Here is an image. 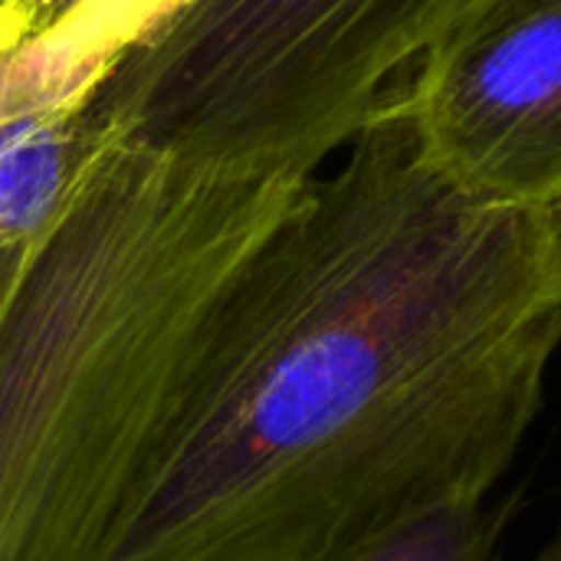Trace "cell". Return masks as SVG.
Wrapping results in <instances>:
<instances>
[{
    "instance_id": "1",
    "label": "cell",
    "mask_w": 561,
    "mask_h": 561,
    "mask_svg": "<svg viewBox=\"0 0 561 561\" xmlns=\"http://www.w3.org/2000/svg\"><path fill=\"white\" fill-rule=\"evenodd\" d=\"M559 348V210L440 174L388 89L233 283L102 561H316L490 496Z\"/></svg>"
},
{
    "instance_id": "2",
    "label": "cell",
    "mask_w": 561,
    "mask_h": 561,
    "mask_svg": "<svg viewBox=\"0 0 561 561\" xmlns=\"http://www.w3.org/2000/svg\"><path fill=\"white\" fill-rule=\"evenodd\" d=\"M309 184L102 125L0 312V561H102L233 283Z\"/></svg>"
},
{
    "instance_id": "3",
    "label": "cell",
    "mask_w": 561,
    "mask_h": 561,
    "mask_svg": "<svg viewBox=\"0 0 561 561\" xmlns=\"http://www.w3.org/2000/svg\"><path fill=\"white\" fill-rule=\"evenodd\" d=\"M463 3L184 0L89 115L184 154L316 178Z\"/></svg>"
},
{
    "instance_id": "4",
    "label": "cell",
    "mask_w": 561,
    "mask_h": 561,
    "mask_svg": "<svg viewBox=\"0 0 561 561\" xmlns=\"http://www.w3.org/2000/svg\"><path fill=\"white\" fill-rule=\"evenodd\" d=\"M391 92L440 174L559 210L561 0H467Z\"/></svg>"
},
{
    "instance_id": "5",
    "label": "cell",
    "mask_w": 561,
    "mask_h": 561,
    "mask_svg": "<svg viewBox=\"0 0 561 561\" xmlns=\"http://www.w3.org/2000/svg\"><path fill=\"white\" fill-rule=\"evenodd\" d=\"M148 23L145 0H82L0 53V250L36 240L62 210L102 135L89 105Z\"/></svg>"
},
{
    "instance_id": "6",
    "label": "cell",
    "mask_w": 561,
    "mask_h": 561,
    "mask_svg": "<svg viewBox=\"0 0 561 561\" xmlns=\"http://www.w3.org/2000/svg\"><path fill=\"white\" fill-rule=\"evenodd\" d=\"M516 510L519 493L503 500H454L398 519L316 561H500V542Z\"/></svg>"
},
{
    "instance_id": "7",
    "label": "cell",
    "mask_w": 561,
    "mask_h": 561,
    "mask_svg": "<svg viewBox=\"0 0 561 561\" xmlns=\"http://www.w3.org/2000/svg\"><path fill=\"white\" fill-rule=\"evenodd\" d=\"M82 0H20V23L26 30V39L49 30L56 20H62L72 7H79Z\"/></svg>"
},
{
    "instance_id": "8",
    "label": "cell",
    "mask_w": 561,
    "mask_h": 561,
    "mask_svg": "<svg viewBox=\"0 0 561 561\" xmlns=\"http://www.w3.org/2000/svg\"><path fill=\"white\" fill-rule=\"evenodd\" d=\"M30 243H33V240H30ZM30 243L3 247V250H0V312H3V306H7V299H10V293H13V286H16V279H20V270H23V260H26Z\"/></svg>"
},
{
    "instance_id": "9",
    "label": "cell",
    "mask_w": 561,
    "mask_h": 561,
    "mask_svg": "<svg viewBox=\"0 0 561 561\" xmlns=\"http://www.w3.org/2000/svg\"><path fill=\"white\" fill-rule=\"evenodd\" d=\"M20 0H0V53L20 46L26 39V30L20 23Z\"/></svg>"
},
{
    "instance_id": "10",
    "label": "cell",
    "mask_w": 561,
    "mask_h": 561,
    "mask_svg": "<svg viewBox=\"0 0 561 561\" xmlns=\"http://www.w3.org/2000/svg\"><path fill=\"white\" fill-rule=\"evenodd\" d=\"M533 561H561V526L556 529V536L546 542V549H542Z\"/></svg>"
},
{
    "instance_id": "11",
    "label": "cell",
    "mask_w": 561,
    "mask_h": 561,
    "mask_svg": "<svg viewBox=\"0 0 561 561\" xmlns=\"http://www.w3.org/2000/svg\"><path fill=\"white\" fill-rule=\"evenodd\" d=\"M559 217H561V207H559Z\"/></svg>"
}]
</instances>
